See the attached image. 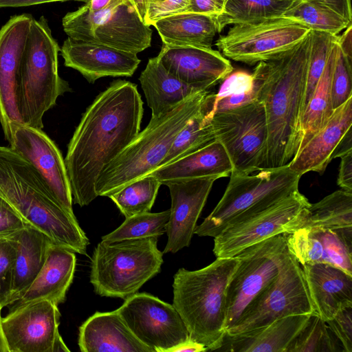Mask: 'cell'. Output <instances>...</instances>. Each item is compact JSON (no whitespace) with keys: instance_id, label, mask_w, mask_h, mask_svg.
Listing matches in <instances>:
<instances>
[{"instance_id":"obj_40","label":"cell","mask_w":352,"mask_h":352,"mask_svg":"<svg viewBox=\"0 0 352 352\" xmlns=\"http://www.w3.org/2000/svg\"><path fill=\"white\" fill-rule=\"evenodd\" d=\"M311 48L307 69L303 112L322 74L332 41L336 36L319 31L311 30Z\"/></svg>"},{"instance_id":"obj_24","label":"cell","mask_w":352,"mask_h":352,"mask_svg":"<svg viewBox=\"0 0 352 352\" xmlns=\"http://www.w3.org/2000/svg\"><path fill=\"white\" fill-rule=\"evenodd\" d=\"M76 263L74 252L52 243L38 275L19 298L10 305L9 310L43 300L56 305L64 302L73 281Z\"/></svg>"},{"instance_id":"obj_43","label":"cell","mask_w":352,"mask_h":352,"mask_svg":"<svg viewBox=\"0 0 352 352\" xmlns=\"http://www.w3.org/2000/svg\"><path fill=\"white\" fill-rule=\"evenodd\" d=\"M254 86L252 74L241 69L233 70L221 82L218 91L210 93V101L214 104L224 98L249 91Z\"/></svg>"},{"instance_id":"obj_41","label":"cell","mask_w":352,"mask_h":352,"mask_svg":"<svg viewBox=\"0 0 352 352\" xmlns=\"http://www.w3.org/2000/svg\"><path fill=\"white\" fill-rule=\"evenodd\" d=\"M352 58L346 56L337 44L331 78V103L336 109L352 96Z\"/></svg>"},{"instance_id":"obj_58","label":"cell","mask_w":352,"mask_h":352,"mask_svg":"<svg viewBox=\"0 0 352 352\" xmlns=\"http://www.w3.org/2000/svg\"><path fill=\"white\" fill-rule=\"evenodd\" d=\"M225 1H226V2L227 1V0H225Z\"/></svg>"},{"instance_id":"obj_52","label":"cell","mask_w":352,"mask_h":352,"mask_svg":"<svg viewBox=\"0 0 352 352\" xmlns=\"http://www.w3.org/2000/svg\"><path fill=\"white\" fill-rule=\"evenodd\" d=\"M137 12L140 19L146 24L151 0H126Z\"/></svg>"},{"instance_id":"obj_53","label":"cell","mask_w":352,"mask_h":352,"mask_svg":"<svg viewBox=\"0 0 352 352\" xmlns=\"http://www.w3.org/2000/svg\"><path fill=\"white\" fill-rule=\"evenodd\" d=\"M208 351L207 348L197 342L188 340L179 344L172 350L171 352H203Z\"/></svg>"},{"instance_id":"obj_38","label":"cell","mask_w":352,"mask_h":352,"mask_svg":"<svg viewBox=\"0 0 352 352\" xmlns=\"http://www.w3.org/2000/svg\"><path fill=\"white\" fill-rule=\"evenodd\" d=\"M287 352H344V350L327 322L313 314L291 342Z\"/></svg>"},{"instance_id":"obj_44","label":"cell","mask_w":352,"mask_h":352,"mask_svg":"<svg viewBox=\"0 0 352 352\" xmlns=\"http://www.w3.org/2000/svg\"><path fill=\"white\" fill-rule=\"evenodd\" d=\"M326 322L340 342L344 352H352V306L340 309Z\"/></svg>"},{"instance_id":"obj_55","label":"cell","mask_w":352,"mask_h":352,"mask_svg":"<svg viewBox=\"0 0 352 352\" xmlns=\"http://www.w3.org/2000/svg\"><path fill=\"white\" fill-rule=\"evenodd\" d=\"M70 350L67 348L65 344L60 335L54 341L52 352H69Z\"/></svg>"},{"instance_id":"obj_13","label":"cell","mask_w":352,"mask_h":352,"mask_svg":"<svg viewBox=\"0 0 352 352\" xmlns=\"http://www.w3.org/2000/svg\"><path fill=\"white\" fill-rule=\"evenodd\" d=\"M210 122L216 140L223 145L231 161L232 170L251 174L266 168L267 126L260 100L217 113Z\"/></svg>"},{"instance_id":"obj_29","label":"cell","mask_w":352,"mask_h":352,"mask_svg":"<svg viewBox=\"0 0 352 352\" xmlns=\"http://www.w3.org/2000/svg\"><path fill=\"white\" fill-rule=\"evenodd\" d=\"M151 118L159 117L201 90L186 84L169 73L158 58L148 60L139 78Z\"/></svg>"},{"instance_id":"obj_12","label":"cell","mask_w":352,"mask_h":352,"mask_svg":"<svg viewBox=\"0 0 352 352\" xmlns=\"http://www.w3.org/2000/svg\"><path fill=\"white\" fill-rule=\"evenodd\" d=\"M287 251L286 239L282 234L251 245L236 255L240 263L227 287L226 332L274 281Z\"/></svg>"},{"instance_id":"obj_11","label":"cell","mask_w":352,"mask_h":352,"mask_svg":"<svg viewBox=\"0 0 352 352\" xmlns=\"http://www.w3.org/2000/svg\"><path fill=\"white\" fill-rule=\"evenodd\" d=\"M311 30L280 16L233 25L215 45L228 59L253 65L274 59L300 43Z\"/></svg>"},{"instance_id":"obj_21","label":"cell","mask_w":352,"mask_h":352,"mask_svg":"<svg viewBox=\"0 0 352 352\" xmlns=\"http://www.w3.org/2000/svg\"><path fill=\"white\" fill-rule=\"evenodd\" d=\"M157 57L169 73L200 89H210L234 70L229 59L212 47L164 44Z\"/></svg>"},{"instance_id":"obj_37","label":"cell","mask_w":352,"mask_h":352,"mask_svg":"<svg viewBox=\"0 0 352 352\" xmlns=\"http://www.w3.org/2000/svg\"><path fill=\"white\" fill-rule=\"evenodd\" d=\"M161 185L157 179L148 175L134 180L109 198L127 218L150 212Z\"/></svg>"},{"instance_id":"obj_51","label":"cell","mask_w":352,"mask_h":352,"mask_svg":"<svg viewBox=\"0 0 352 352\" xmlns=\"http://www.w3.org/2000/svg\"><path fill=\"white\" fill-rule=\"evenodd\" d=\"M352 151V131L350 129L340 140L333 154V160Z\"/></svg>"},{"instance_id":"obj_42","label":"cell","mask_w":352,"mask_h":352,"mask_svg":"<svg viewBox=\"0 0 352 352\" xmlns=\"http://www.w3.org/2000/svg\"><path fill=\"white\" fill-rule=\"evenodd\" d=\"M16 242L10 236H0V309L11 303Z\"/></svg>"},{"instance_id":"obj_25","label":"cell","mask_w":352,"mask_h":352,"mask_svg":"<svg viewBox=\"0 0 352 352\" xmlns=\"http://www.w3.org/2000/svg\"><path fill=\"white\" fill-rule=\"evenodd\" d=\"M315 314L324 322L352 306V276L326 263L302 266Z\"/></svg>"},{"instance_id":"obj_45","label":"cell","mask_w":352,"mask_h":352,"mask_svg":"<svg viewBox=\"0 0 352 352\" xmlns=\"http://www.w3.org/2000/svg\"><path fill=\"white\" fill-rule=\"evenodd\" d=\"M28 226L12 204L0 194V236H9Z\"/></svg>"},{"instance_id":"obj_33","label":"cell","mask_w":352,"mask_h":352,"mask_svg":"<svg viewBox=\"0 0 352 352\" xmlns=\"http://www.w3.org/2000/svg\"><path fill=\"white\" fill-rule=\"evenodd\" d=\"M302 0H227L217 17L219 32L226 26L283 16Z\"/></svg>"},{"instance_id":"obj_19","label":"cell","mask_w":352,"mask_h":352,"mask_svg":"<svg viewBox=\"0 0 352 352\" xmlns=\"http://www.w3.org/2000/svg\"><path fill=\"white\" fill-rule=\"evenodd\" d=\"M32 19L28 14L13 16L0 30V124L7 140L10 124L22 123L17 107V80Z\"/></svg>"},{"instance_id":"obj_4","label":"cell","mask_w":352,"mask_h":352,"mask_svg":"<svg viewBox=\"0 0 352 352\" xmlns=\"http://www.w3.org/2000/svg\"><path fill=\"white\" fill-rule=\"evenodd\" d=\"M239 263L237 256L217 258L204 268H180L174 275L173 305L189 339L208 351H217L226 334L227 287Z\"/></svg>"},{"instance_id":"obj_18","label":"cell","mask_w":352,"mask_h":352,"mask_svg":"<svg viewBox=\"0 0 352 352\" xmlns=\"http://www.w3.org/2000/svg\"><path fill=\"white\" fill-rule=\"evenodd\" d=\"M216 177L167 181L171 208L166 226L167 243L164 253H176L188 247L195 234L197 220L206 204Z\"/></svg>"},{"instance_id":"obj_31","label":"cell","mask_w":352,"mask_h":352,"mask_svg":"<svg viewBox=\"0 0 352 352\" xmlns=\"http://www.w3.org/2000/svg\"><path fill=\"white\" fill-rule=\"evenodd\" d=\"M164 45L212 47L219 33L217 16L184 12L159 19L152 25Z\"/></svg>"},{"instance_id":"obj_57","label":"cell","mask_w":352,"mask_h":352,"mask_svg":"<svg viewBox=\"0 0 352 352\" xmlns=\"http://www.w3.org/2000/svg\"><path fill=\"white\" fill-rule=\"evenodd\" d=\"M0 194L1 195V190H0Z\"/></svg>"},{"instance_id":"obj_27","label":"cell","mask_w":352,"mask_h":352,"mask_svg":"<svg viewBox=\"0 0 352 352\" xmlns=\"http://www.w3.org/2000/svg\"><path fill=\"white\" fill-rule=\"evenodd\" d=\"M233 166L223 145L214 140L205 146L153 170L161 184L206 177H230Z\"/></svg>"},{"instance_id":"obj_48","label":"cell","mask_w":352,"mask_h":352,"mask_svg":"<svg viewBox=\"0 0 352 352\" xmlns=\"http://www.w3.org/2000/svg\"><path fill=\"white\" fill-rule=\"evenodd\" d=\"M340 158L337 184L342 190L352 192V151Z\"/></svg>"},{"instance_id":"obj_32","label":"cell","mask_w":352,"mask_h":352,"mask_svg":"<svg viewBox=\"0 0 352 352\" xmlns=\"http://www.w3.org/2000/svg\"><path fill=\"white\" fill-rule=\"evenodd\" d=\"M338 36L332 41L324 69L303 112L302 140L300 149L324 126L333 111L331 103V78L336 55Z\"/></svg>"},{"instance_id":"obj_9","label":"cell","mask_w":352,"mask_h":352,"mask_svg":"<svg viewBox=\"0 0 352 352\" xmlns=\"http://www.w3.org/2000/svg\"><path fill=\"white\" fill-rule=\"evenodd\" d=\"M62 25L68 37L135 54L151 43L152 30L126 0H118L98 12H90L84 5L67 13Z\"/></svg>"},{"instance_id":"obj_39","label":"cell","mask_w":352,"mask_h":352,"mask_svg":"<svg viewBox=\"0 0 352 352\" xmlns=\"http://www.w3.org/2000/svg\"><path fill=\"white\" fill-rule=\"evenodd\" d=\"M170 217V209L160 212L138 214L127 218L115 230L102 237V241H114L164 234Z\"/></svg>"},{"instance_id":"obj_1","label":"cell","mask_w":352,"mask_h":352,"mask_svg":"<svg viewBox=\"0 0 352 352\" xmlns=\"http://www.w3.org/2000/svg\"><path fill=\"white\" fill-rule=\"evenodd\" d=\"M143 113L137 85L124 80L111 82L87 108L64 159L74 204L98 197L100 173L140 133Z\"/></svg>"},{"instance_id":"obj_34","label":"cell","mask_w":352,"mask_h":352,"mask_svg":"<svg viewBox=\"0 0 352 352\" xmlns=\"http://www.w3.org/2000/svg\"><path fill=\"white\" fill-rule=\"evenodd\" d=\"M351 226L352 192L339 190L316 204H311L296 230L316 227L333 229Z\"/></svg>"},{"instance_id":"obj_20","label":"cell","mask_w":352,"mask_h":352,"mask_svg":"<svg viewBox=\"0 0 352 352\" xmlns=\"http://www.w3.org/2000/svg\"><path fill=\"white\" fill-rule=\"evenodd\" d=\"M284 235L289 252L301 266L326 263L352 276V226L302 228Z\"/></svg>"},{"instance_id":"obj_15","label":"cell","mask_w":352,"mask_h":352,"mask_svg":"<svg viewBox=\"0 0 352 352\" xmlns=\"http://www.w3.org/2000/svg\"><path fill=\"white\" fill-rule=\"evenodd\" d=\"M135 337L153 352H171L189 340L173 305L147 293H135L116 309Z\"/></svg>"},{"instance_id":"obj_7","label":"cell","mask_w":352,"mask_h":352,"mask_svg":"<svg viewBox=\"0 0 352 352\" xmlns=\"http://www.w3.org/2000/svg\"><path fill=\"white\" fill-rule=\"evenodd\" d=\"M163 262L156 237L102 240L91 257L90 283L101 296L125 300L157 275Z\"/></svg>"},{"instance_id":"obj_46","label":"cell","mask_w":352,"mask_h":352,"mask_svg":"<svg viewBox=\"0 0 352 352\" xmlns=\"http://www.w3.org/2000/svg\"><path fill=\"white\" fill-rule=\"evenodd\" d=\"M190 0H164L157 3H151L146 24L151 26L156 20L173 14L186 12Z\"/></svg>"},{"instance_id":"obj_14","label":"cell","mask_w":352,"mask_h":352,"mask_svg":"<svg viewBox=\"0 0 352 352\" xmlns=\"http://www.w3.org/2000/svg\"><path fill=\"white\" fill-rule=\"evenodd\" d=\"M310 204L298 190L259 212L228 224L214 237V254L236 256L257 243L294 231Z\"/></svg>"},{"instance_id":"obj_47","label":"cell","mask_w":352,"mask_h":352,"mask_svg":"<svg viewBox=\"0 0 352 352\" xmlns=\"http://www.w3.org/2000/svg\"><path fill=\"white\" fill-rule=\"evenodd\" d=\"M225 0H190L186 12H193L218 16L223 11Z\"/></svg>"},{"instance_id":"obj_16","label":"cell","mask_w":352,"mask_h":352,"mask_svg":"<svg viewBox=\"0 0 352 352\" xmlns=\"http://www.w3.org/2000/svg\"><path fill=\"white\" fill-rule=\"evenodd\" d=\"M8 141L13 150L38 170L59 204L74 214L65 160L55 143L42 129L16 122L10 125Z\"/></svg>"},{"instance_id":"obj_35","label":"cell","mask_w":352,"mask_h":352,"mask_svg":"<svg viewBox=\"0 0 352 352\" xmlns=\"http://www.w3.org/2000/svg\"><path fill=\"white\" fill-rule=\"evenodd\" d=\"M284 16L290 18L311 30L339 35L351 21L331 8L311 0H302Z\"/></svg>"},{"instance_id":"obj_10","label":"cell","mask_w":352,"mask_h":352,"mask_svg":"<svg viewBox=\"0 0 352 352\" xmlns=\"http://www.w3.org/2000/svg\"><path fill=\"white\" fill-rule=\"evenodd\" d=\"M313 314L315 311L302 267L287 249L276 278L252 302L239 322L226 334L245 336L283 317Z\"/></svg>"},{"instance_id":"obj_17","label":"cell","mask_w":352,"mask_h":352,"mask_svg":"<svg viewBox=\"0 0 352 352\" xmlns=\"http://www.w3.org/2000/svg\"><path fill=\"white\" fill-rule=\"evenodd\" d=\"M60 317L58 305L46 300L9 310L1 321L8 352H52Z\"/></svg>"},{"instance_id":"obj_36","label":"cell","mask_w":352,"mask_h":352,"mask_svg":"<svg viewBox=\"0 0 352 352\" xmlns=\"http://www.w3.org/2000/svg\"><path fill=\"white\" fill-rule=\"evenodd\" d=\"M214 140L216 138L210 120L206 117L202 104L198 113L177 135L160 167L194 152Z\"/></svg>"},{"instance_id":"obj_50","label":"cell","mask_w":352,"mask_h":352,"mask_svg":"<svg viewBox=\"0 0 352 352\" xmlns=\"http://www.w3.org/2000/svg\"><path fill=\"white\" fill-rule=\"evenodd\" d=\"M77 1L87 3L89 0H0V8L8 7H25L34 6L41 3L55 2V1Z\"/></svg>"},{"instance_id":"obj_5","label":"cell","mask_w":352,"mask_h":352,"mask_svg":"<svg viewBox=\"0 0 352 352\" xmlns=\"http://www.w3.org/2000/svg\"><path fill=\"white\" fill-rule=\"evenodd\" d=\"M210 89L189 96L170 111L151 118L146 127L100 173L98 196L108 197L160 167L175 138L198 113Z\"/></svg>"},{"instance_id":"obj_8","label":"cell","mask_w":352,"mask_h":352,"mask_svg":"<svg viewBox=\"0 0 352 352\" xmlns=\"http://www.w3.org/2000/svg\"><path fill=\"white\" fill-rule=\"evenodd\" d=\"M301 175L288 165L265 168L256 174L232 170L226 190L195 234L217 236L228 224L259 212L298 190Z\"/></svg>"},{"instance_id":"obj_23","label":"cell","mask_w":352,"mask_h":352,"mask_svg":"<svg viewBox=\"0 0 352 352\" xmlns=\"http://www.w3.org/2000/svg\"><path fill=\"white\" fill-rule=\"evenodd\" d=\"M352 125V96L333 110L324 126L312 136L288 164L300 175L322 174L333 160L337 146Z\"/></svg>"},{"instance_id":"obj_28","label":"cell","mask_w":352,"mask_h":352,"mask_svg":"<svg viewBox=\"0 0 352 352\" xmlns=\"http://www.w3.org/2000/svg\"><path fill=\"white\" fill-rule=\"evenodd\" d=\"M311 314L290 315L245 336L225 334L217 351L231 352H287Z\"/></svg>"},{"instance_id":"obj_22","label":"cell","mask_w":352,"mask_h":352,"mask_svg":"<svg viewBox=\"0 0 352 352\" xmlns=\"http://www.w3.org/2000/svg\"><path fill=\"white\" fill-rule=\"evenodd\" d=\"M60 51L65 65L79 72L90 83L105 76H132L140 63L135 54L70 37Z\"/></svg>"},{"instance_id":"obj_3","label":"cell","mask_w":352,"mask_h":352,"mask_svg":"<svg viewBox=\"0 0 352 352\" xmlns=\"http://www.w3.org/2000/svg\"><path fill=\"white\" fill-rule=\"evenodd\" d=\"M0 190L28 226L54 244L87 255L89 241L75 215L59 204L38 170L10 146H0Z\"/></svg>"},{"instance_id":"obj_54","label":"cell","mask_w":352,"mask_h":352,"mask_svg":"<svg viewBox=\"0 0 352 352\" xmlns=\"http://www.w3.org/2000/svg\"><path fill=\"white\" fill-rule=\"evenodd\" d=\"M118 0H89L85 4L86 8L91 12H98L104 10Z\"/></svg>"},{"instance_id":"obj_56","label":"cell","mask_w":352,"mask_h":352,"mask_svg":"<svg viewBox=\"0 0 352 352\" xmlns=\"http://www.w3.org/2000/svg\"><path fill=\"white\" fill-rule=\"evenodd\" d=\"M1 309H0V352H8L6 344L5 342L2 330H1Z\"/></svg>"},{"instance_id":"obj_30","label":"cell","mask_w":352,"mask_h":352,"mask_svg":"<svg viewBox=\"0 0 352 352\" xmlns=\"http://www.w3.org/2000/svg\"><path fill=\"white\" fill-rule=\"evenodd\" d=\"M9 236L16 242L12 304L19 298L35 279L53 243L44 233L30 226H26Z\"/></svg>"},{"instance_id":"obj_49","label":"cell","mask_w":352,"mask_h":352,"mask_svg":"<svg viewBox=\"0 0 352 352\" xmlns=\"http://www.w3.org/2000/svg\"><path fill=\"white\" fill-rule=\"evenodd\" d=\"M324 5L352 22L351 0H311Z\"/></svg>"},{"instance_id":"obj_26","label":"cell","mask_w":352,"mask_h":352,"mask_svg":"<svg viewBox=\"0 0 352 352\" xmlns=\"http://www.w3.org/2000/svg\"><path fill=\"white\" fill-rule=\"evenodd\" d=\"M82 352H153L139 341L116 310L96 312L79 328Z\"/></svg>"},{"instance_id":"obj_2","label":"cell","mask_w":352,"mask_h":352,"mask_svg":"<svg viewBox=\"0 0 352 352\" xmlns=\"http://www.w3.org/2000/svg\"><path fill=\"white\" fill-rule=\"evenodd\" d=\"M311 48L310 31L292 50L256 65L262 76L258 100L267 126L266 168L288 165L300 149Z\"/></svg>"},{"instance_id":"obj_6","label":"cell","mask_w":352,"mask_h":352,"mask_svg":"<svg viewBox=\"0 0 352 352\" xmlns=\"http://www.w3.org/2000/svg\"><path fill=\"white\" fill-rule=\"evenodd\" d=\"M60 48L44 16L32 19L22 54L16 89L18 111L23 124L42 129L45 113L71 89L60 78Z\"/></svg>"}]
</instances>
